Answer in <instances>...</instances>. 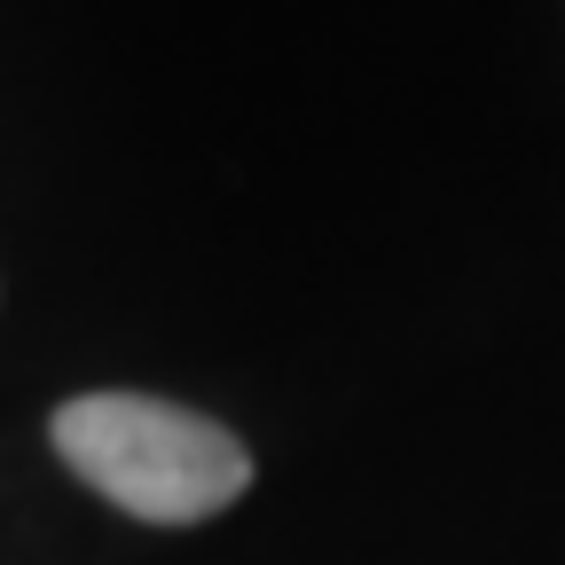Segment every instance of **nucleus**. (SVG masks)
<instances>
[{"label":"nucleus","instance_id":"f257e3e1","mask_svg":"<svg viewBox=\"0 0 565 565\" xmlns=\"http://www.w3.org/2000/svg\"><path fill=\"white\" fill-rule=\"evenodd\" d=\"M47 440L71 479L141 526H204L252 487V448L228 424L158 393H71Z\"/></svg>","mask_w":565,"mask_h":565}]
</instances>
